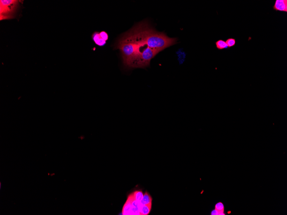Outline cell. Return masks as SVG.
<instances>
[{
  "instance_id": "cell-6",
  "label": "cell",
  "mask_w": 287,
  "mask_h": 215,
  "mask_svg": "<svg viewBox=\"0 0 287 215\" xmlns=\"http://www.w3.org/2000/svg\"><path fill=\"white\" fill-rule=\"evenodd\" d=\"M132 206L130 200L128 198L127 201L123 206L122 210V214L123 215H132Z\"/></svg>"
},
{
  "instance_id": "cell-11",
  "label": "cell",
  "mask_w": 287,
  "mask_h": 215,
  "mask_svg": "<svg viewBox=\"0 0 287 215\" xmlns=\"http://www.w3.org/2000/svg\"><path fill=\"white\" fill-rule=\"evenodd\" d=\"M215 209L218 210L220 213L219 215H224V206L223 203L221 202H219L215 205Z\"/></svg>"
},
{
  "instance_id": "cell-9",
  "label": "cell",
  "mask_w": 287,
  "mask_h": 215,
  "mask_svg": "<svg viewBox=\"0 0 287 215\" xmlns=\"http://www.w3.org/2000/svg\"><path fill=\"white\" fill-rule=\"evenodd\" d=\"M216 48L219 50H223L224 49H227L228 48L226 41L222 40H219L215 42Z\"/></svg>"
},
{
  "instance_id": "cell-1",
  "label": "cell",
  "mask_w": 287,
  "mask_h": 215,
  "mask_svg": "<svg viewBox=\"0 0 287 215\" xmlns=\"http://www.w3.org/2000/svg\"><path fill=\"white\" fill-rule=\"evenodd\" d=\"M135 27L148 47L159 53L176 43V38H169L164 33L155 31L147 23H141Z\"/></svg>"
},
{
  "instance_id": "cell-4",
  "label": "cell",
  "mask_w": 287,
  "mask_h": 215,
  "mask_svg": "<svg viewBox=\"0 0 287 215\" xmlns=\"http://www.w3.org/2000/svg\"><path fill=\"white\" fill-rule=\"evenodd\" d=\"M273 9L277 11L287 12V0H276Z\"/></svg>"
},
{
  "instance_id": "cell-2",
  "label": "cell",
  "mask_w": 287,
  "mask_h": 215,
  "mask_svg": "<svg viewBox=\"0 0 287 215\" xmlns=\"http://www.w3.org/2000/svg\"><path fill=\"white\" fill-rule=\"evenodd\" d=\"M129 32L137 44L136 57L132 66V68H145L150 66L151 60L155 57L159 52L148 47L136 27L132 29Z\"/></svg>"
},
{
  "instance_id": "cell-12",
  "label": "cell",
  "mask_w": 287,
  "mask_h": 215,
  "mask_svg": "<svg viewBox=\"0 0 287 215\" xmlns=\"http://www.w3.org/2000/svg\"><path fill=\"white\" fill-rule=\"evenodd\" d=\"M226 44L229 48L234 47L236 44V40L234 38H228L226 41Z\"/></svg>"
},
{
  "instance_id": "cell-7",
  "label": "cell",
  "mask_w": 287,
  "mask_h": 215,
  "mask_svg": "<svg viewBox=\"0 0 287 215\" xmlns=\"http://www.w3.org/2000/svg\"><path fill=\"white\" fill-rule=\"evenodd\" d=\"M152 198L147 192L144 195L143 198L140 201L142 205H150L152 204Z\"/></svg>"
},
{
  "instance_id": "cell-14",
  "label": "cell",
  "mask_w": 287,
  "mask_h": 215,
  "mask_svg": "<svg viewBox=\"0 0 287 215\" xmlns=\"http://www.w3.org/2000/svg\"><path fill=\"white\" fill-rule=\"evenodd\" d=\"M211 215H219L220 213L218 211V210H216L215 209L212 211V212H211Z\"/></svg>"
},
{
  "instance_id": "cell-8",
  "label": "cell",
  "mask_w": 287,
  "mask_h": 215,
  "mask_svg": "<svg viewBox=\"0 0 287 215\" xmlns=\"http://www.w3.org/2000/svg\"><path fill=\"white\" fill-rule=\"evenodd\" d=\"M152 204L142 205L140 210L141 215H148L150 214Z\"/></svg>"
},
{
  "instance_id": "cell-3",
  "label": "cell",
  "mask_w": 287,
  "mask_h": 215,
  "mask_svg": "<svg viewBox=\"0 0 287 215\" xmlns=\"http://www.w3.org/2000/svg\"><path fill=\"white\" fill-rule=\"evenodd\" d=\"M116 49L121 52L123 61L126 68H132V66L136 57L137 44L129 32L120 39L116 46Z\"/></svg>"
},
{
  "instance_id": "cell-10",
  "label": "cell",
  "mask_w": 287,
  "mask_h": 215,
  "mask_svg": "<svg viewBox=\"0 0 287 215\" xmlns=\"http://www.w3.org/2000/svg\"><path fill=\"white\" fill-rule=\"evenodd\" d=\"M134 199L140 202L143 198L144 194L142 191H136L132 193Z\"/></svg>"
},
{
  "instance_id": "cell-5",
  "label": "cell",
  "mask_w": 287,
  "mask_h": 215,
  "mask_svg": "<svg viewBox=\"0 0 287 215\" xmlns=\"http://www.w3.org/2000/svg\"><path fill=\"white\" fill-rule=\"evenodd\" d=\"M92 40L97 45L99 46H104L106 44V41L104 40L101 37L99 34V32H94L92 36Z\"/></svg>"
},
{
  "instance_id": "cell-13",
  "label": "cell",
  "mask_w": 287,
  "mask_h": 215,
  "mask_svg": "<svg viewBox=\"0 0 287 215\" xmlns=\"http://www.w3.org/2000/svg\"><path fill=\"white\" fill-rule=\"evenodd\" d=\"M99 34L101 37L105 41H106L108 39V35L107 33L105 31H101L99 32Z\"/></svg>"
}]
</instances>
